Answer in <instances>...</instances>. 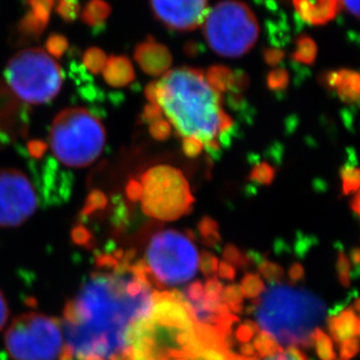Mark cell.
I'll use <instances>...</instances> for the list:
<instances>
[{
  "instance_id": "cell-17",
  "label": "cell",
  "mask_w": 360,
  "mask_h": 360,
  "mask_svg": "<svg viewBox=\"0 0 360 360\" xmlns=\"http://www.w3.org/2000/svg\"><path fill=\"white\" fill-rule=\"evenodd\" d=\"M102 72L106 83L113 88L126 86L136 79L132 63L129 58L122 55H112L108 58Z\"/></svg>"
},
{
  "instance_id": "cell-31",
  "label": "cell",
  "mask_w": 360,
  "mask_h": 360,
  "mask_svg": "<svg viewBox=\"0 0 360 360\" xmlns=\"http://www.w3.org/2000/svg\"><path fill=\"white\" fill-rule=\"evenodd\" d=\"M223 257L225 259L224 262L237 267H248L251 264L248 255L241 253L239 248L233 244H228L223 248Z\"/></svg>"
},
{
  "instance_id": "cell-11",
  "label": "cell",
  "mask_w": 360,
  "mask_h": 360,
  "mask_svg": "<svg viewBox=\"0 0 360 360\" xmlns=\"http://www.w3.org/2000/svg\"><path fill=\"white\" fill-rule=\"evenodd\" d=\"M38 207V195L26 174L0 169V228L24 224Z\"/></svg>"
},
{
  "instance_id": "cell-38",
  "label": "cell",
  "mask_w": 360,
  "mask_h": 360,
  "mask_svg": "<svg viewBox=\"0 0 360 360\" xmlns=\"http://www.w3.org/2000/svg\"><path fill=\"white\" fill-rule=\"evenodd\" d=\"M204 287L203 299L207 302L218 303L221 301V292H223V285L221 281H218L216 278L207 280Z\"/></svg>"
},
{
  "instance_id": "cell-12",
  "label": "cell",
  "mask_w": 360,
  "mask_h": 360,
  "mask_svg": "<svg viewBox=\"0 0 360 360\" xmlns=\"http://www.w3.org/2000/svg\"><path fill=\"white\" fill-rule=\"evenodd\" d=\"M155 17L174 31H194L203 24L207 0H150Z\"/></svg>"
},
{
  "instance_id": "cell-53",
  "label": "cell",
  "mask_w": 360,
  "mask_h": 360,
  "mask_svg": "<svg viewBox=\"0 0 360 360\" xmlns=\"http://www.w3.org/2000/svg\"><path fill=\"white\" fill-rule=\"evenodd\" d=\"M342 5L345 6L349 13L354 18H359V0H342Z\"/></svg>"
},
{
  "instance_id": "cell-15",
  "label": "cell",
  "mask_w": 360,
  "mask_h": 360,
  "mask_svg": "<svg viewBox=\"0 0 360 360\" xmlns=\"http://www.w3.org/2000/svg\"><path fill=\"white\" fill-rule=\"evenodd\" d=\"M324 84L342 99V102L354 104L359 101V74L349 69L330 72L324 76Z\"/></svg>"
},
{
  "instance_id": "cell-42",
  "label": "cell",
  "mask_w": 360,
  "mask_h": 360,
  "mask_svg": "<svg viewBox=\"0 0 360 360\" xmlns=\"http://www.w3.org/2000/svg\"><path fill=\"white\" fill-rule=\"evenodd\" d=\"M258 326L252 321H248V322H244L241 326H239L237 333H236V337L240 343H248L252 340V337L258 333Z\"/></svg>"
},
{
  "instance_id": "cell-34",
  "label": "cell",
  "mask_w": 360,
  "mask_h": 360,
  "mask_svg": "<svg viewBox=\"0 0 360 360\" xmlns=\"http://www.w3.org/2000/svg\"><path fill=\"white\" fill-rule=\"evenodd\" d=\"M288 72H285V69H276L269 72L267 76V85L272 91H285V88L288 86Z\"/></svg>"
},
{
  "instance_id": "cell-44",
  "label": "cell",
  "mask_w": 360,
  "mask_h": 360,
  "mask_svg": "<svg viewBox=\"0 0 360 360\" xmlns=\"http://www.w3.org/2000/svg\"><path fill=\"white\" fill-rule=\"evenodd\" d=\"M264 360H306L302 352L297 347H288L287 350L282 349L278 354H272L269 357H265Z\"/></svg>"
},
{
  "instance_id": "cell-18",
  "label": "cell",
  "mask_w": 360,
  "mask_h": 360,
  "mask_svg": "<svg viewBox=\"0 0 360 360\" xmlns=\"http://www.w3.org/2000/svg\"><path fill=\"white\" fill-rule=\"evenodd\" d=\"M207 83L218 94L230 92L235 85V72L225 65H212L204 75Z\"/></svg>"
},
{
  "instance_id": "cell-28",
  "label": "cell",
  "mask_w": 360,
  "mask_h": 360,
  "mask_svg": "<svg viewBox=\"0 0 360 360\" xmlns=\"http://www.w3.org/2000/svg\"><path fill=\"white\" fill-rule=\"evenodd\" d=\"M257 265H258L259 273L271 283H279L285 278V271L276 262L262 258Z\"/></svg>"
},
{
  "instance_id": "cell-7",
  "label": "cell",
  "mask_w": 360,
  "mask_h": 360,
  "mask_svg": "<svg viewBox=\"0 0 360 360\" xmlns=\"http://www.w3.org/2000/svg\"><path fill=\"white\" fill-rule=\"evenodd\" d=\"M5 79L18 98L30 104H46L58 95L63 74L58 62L41 48H27L11 58Z\"/></svg>"
},
{
  "instance_id": "cell-29",
  "label": "cell",
  "mask_w": 360,
  "mask_h": 360,
  "mask_svg": "<svg viewBox=\"0 0 360 360\" xmlns=\"http://www.w3.org/2000/svg\"><path fill=\"white\" fill-rule=\"evenodd\" d=\"M276 176V170L267 162H260L252 169L250 174V180L257 184L269 186L272 184L273 179Z\"/></svg>"
},
{
  "instance_id": "cell-24",
  "label": "cell",
  "mask_w": 360,
  "mask_h": 360,
  "mask_svg": "<svg viewBox=\"0 0 360 360\" xmlns=\"http://www.w3.org/2000/svg\"><path fill=\"white\" fill-rule=\"evenodd\" d=\"M253 347H255V350L258 352L260 357H269V356L278 354L282 350V347L276 343V340L273 337L269 336V333H266L265 331L257 333Z\"/></svg>"
},
{
  "instance_id": "cell-6",
  "label": "cell",
  "mask_w": 360,
  "mask_h": 360,
  "mask_svg": "<svg viewBox=\"0 0 360 360\" xmlns=\"http://www.w3.org/2000/svg\"><path fill=\"white\" fill-rule=\"evenodd\" d=\"M203 34L209 47L224 58H240L255 47L259 24L251 8L239 0H224L207 11Z\"/></svg>"
},
{
  "instance_id": "cell-22",
  "label": "cell",
  "mask_w": 360,
  "mask_h": 360,
  "mask_svg": "<svg viewBox=\"0 0 360 360\" xmlns=\"http://www.w3.org/2000/svg\"><path fill=\"white\" fill-rule=\"evenodd\" d=\"M313 342H315L317 356L321 360H335L336 354L333 350V340L322 329L316 328L314 331Z\"/></svg>"
},
{
  "instance_id": "cell-49",
  "label": "cell",
  "mask_w": 360,
  "mask_h": 360,
  "mask_svg": "<svg viewBox=\"0 0 360 360\" xmlns=\"http://www.w3.org/2000/svg\"><path fill=\"white\" fill-rule=\"evenodd\" d=\"M126 193H127V198L132 200V202L140 200V196H141L140 182L136 180L129 181V186L126 188Z\"/></svg>"
},
{
  "instance_id": "cell-48",
  "label": "cell",
  "mask_w": 360,
  "mask_h": 360,
  "mask_svg": "<svg viewBox=\"0 0 360 360\" xmlns=\"http://www.w3.org/2000/svg\"><path fill=\"white\" fill-rule=\"evenodd\" d=\"M218 276H221V279L230 280L233 281L236 278V269L233 266L230 265L228 262H221V264H218L217 269Z\"/></svg>"
},
{
  "instance_id": "cell-16",
  "label": "cell",
  "mask_w": 360,
  "mask_h": 360,
  "mask_svg": "<svg viewBox=\"0 0 360 360\" xmlns=\"http://www.w3.org/2000/svg\"><path fill=\"white\" fill-rule=\"evenodd\" d=\"M329 331L333 340L342 343L344 340L359 336L360 322L354 308L340 310V314L330 315L328 320Z\"/></svg>"
},
{
  "instance_id": "cell-5",
  "label": "cell",
  "mask_w": 360,
  "mask_h": 360,
  "mask_svg": "<svg viewBox=\"0 0 360 360\" xmlns=\"http://www.w3.org/2000/svg\"><path fill=\"white\" fill-rule=\"evenodd\" d=\"M106 132L97 117L83 108L65 109L51 124L49 143L54 157L70 168L91 165L102 154Z\"/></svg>"
},
{
  "instance_id": "cell-37",
  "label": "cell",
  "mask_w": 360,
  "mask_h": 360,
  "mask_svg": "<svg viewBox=\"0 0 360 360\" xmlns=\"http://www.w3.org/2000/svg\"><path fill=\"white\" fill-rule=\"evenodd\" d=\"M46 48H47L48 54L53 55V58L54 56L58 58L65 54V51L68 49V41L63 35L53 34L48 38Z\"/></svg>"
},
{
  "instance_id": "cell-10",
  "label": "cell",
  "mask_w": 360,
  "mask_h": 360,
  "mask_svg": "<svg viewBox=\"0 0 360 360\" xmlns=\"http://www.w3.org/2000/svg\"><path fill=\"white\" fill-rule=\"evenodd\" d=\"M146 258L150 271L162 285H181L198 273L195 245L187 236L174 230L153 236L147 248Z\"/></svg>"
},
{
  "instance_id": "cell-55",
  "label": "cell",
  "mask_w": 360,
  "mask_h": 360,
  "mask_svg": "<svg viewBox=\"0 0 360 360\" xmlns=\"http://www.w3.org/2000/svg\"><path fill=\"white\" fill-rule=\"evenodd\" d=\"M28 150L31 152L33 157H40L41 154L44 152V143H40V141H33V143H30Z\"/></svg>"
},
{
  "instance_id": "cell-52",
  "label": "cell",
  "mask_w": 360,
  "mask_h": 360,
  "mask_svg": "<svg viewBox=\"0 0 360 360\" xmlns=\"http://www.w3.org/2000/svg\"><path fill=\"white\" fill-rule=\"evenodd\" d=\"M8 319V307L3 292L0 290V330L3 329Z\"/></svg>"
},
{
  "instance_id": "cell-13",
  "label": "cell",
  "mask_w": 360,
  "mask_h": 360,
  "mask_svg": "<svg viewBox=\"0 0 360 360\" xmlns=\"http://www.w3.org/2000/svg\"><path fill=\"white\" fill-rule=\"evenodd\" d=\"M134 58L141 70L150 76L165 75L173 63L169 49L152 37L136 46Z\"/></svg>"
},
{
  "instance_id": "cell-36",
  "label": "cell",
  "mask_w": 360,
  "mask_h": 360,
  "mask_svg": "<svg viewBox=\"0 0 360 360\" xmlns=\"http://www.w3.org/2000/svg\"><path fill=\"white\" fill-rule=\"evenodd\" d=\"M200 271L204 276L212 279L217 276L218 260L212 253L209 251L202 252L200 260Z\"/></svg>"
},
{
  "instance_id": "cell-26",
  "label": "cell",
  "mask_w": 360,
  "mask_h": 360,
  "mask_svg": "<svg viewBox=\"0 0 360 360\" xmlns=\"http://www.w3.org/2000/svg\"><path fill=\"white\" fill-rule=\"evenodd\" d=\"M243 299L244 296L241 292L240 285H228L221 292V302H224L228 306L231 313L240 314L243 311Z\"/></svg>"
},
{
  "instance_id": "cell-14",
  "label": "cell",
  "mask_w": 360,
  "mask_h": 360,
  "mask_svg": "<svg viewBox=\"0 0 360 360\" xmlns=\"http://www.w3.org/2000/svg\"><path fill=\"white\" fill-rule=\"evenodd\" d=\"M292 3L300 17L314 26L328 24L343 6L342 0H292Z\"/></svg>"
},
{
  "instance_id": "cell-41",
  "label": "cell",
  "mask_w": 360,
  "mask_h": 360,
  "mask_svg": "<svg viewBox=\"0 0 360 360\" xmlns=\"http://www.w3.org/2000/svg\"><path fill=\"white\" fill-rule=\"evenodd\" d=\"M359 350V342L358 337L344 340L340 345V360H351L356 357Z\"/></svg>"
},
{
  "instance_id": "cell-9",
  "label": "cell",
  "mask_w": 360,
  "mask_h": 360,
  "mask_svg": "<svg viewBox=\"0 0 360 360\" xmlns=\"http://www.w3.org/2000/svg\"><path fill=\"white\" fill-rule=\"evenodd\" d=\"M141 205L147 216L159 221H176L193 210L195 200L180 169L158 165L141 176Z\"/></svg>"
},
{
  "instance_id": "cell-25",
  "label": "cell",
  "mask_w": 360,
  "mask_h": 360,
  "mask_svg": "<svg viewBox=\"0 0 360 360\" xmlns=\"http://www.w3.org/2000/svg\"><path fill=\"white\" fill-rule=\"evenodd\" d=\"M241 292L248 299H257L262 292H265V285L260 276L255 273L245 274L241 280Z\"/></svg>"
},
{
  "instance_id": "cell-32",
  "label": "cell",
  "mask_w": 360,
  "mask_h": 360,
  "mask_svg": "<svg viewBox=\"0 0 360 360\" xmlns=\"http://www.w3.org/2000/svg\"><path fill=\"white\" fill-rule=\"evenodd\" d=\"M56 12L61 15L65 20H75L81 13V5L79 0H58Z\"/></svg>"
},
{
  "instance_id": "cell-21",
  "label": "cell",
  "mask_w": 360,
  "mask_h": 360,
  "mask_svg": "<svg viewBox=\"0 0 360 360\" xmlns=\"http://www.w3.org/2000/svg\"><path fill=\"white\" fill-rule=\"evenodd\" d=\"M218 229L219 228H218L217 221H214V218L209 216L202 218V221L198 224V233L204 245L214 250H219L221 237Z\"/></svg>"
},
{
  "instance_id": "cell-47",
  "label": "cell",
  "mask_w": 360,
  "mask_h": 360,
  "mask_svg": "<svg viewBox=\"0 0 360 360\" xmlns=\"http://www.w3.org/2000/svg\"><path fill=\"white\" fill-rule=\"evenodd\" d=\"M283 58H285V53L278 48H269L264 51V58L266 63L269 65H280Z\"/></svg>"
},
{
  "instance_id": "cell-51",
  "label": "cell",
  "mask_w": 360,
  "mask_h": 360,
  "mask_svg": "<svg viewBox=\"0 0 360 360\" xmlns=\"http://www.w3.org/2000/svg\"><path fill=\"white\" fill-rule=\"evenodd\" d=\"M289 279L292 280V282L301 281L304 278V269L303 266L299 262H295L290 266V269L288 271Z\"/></svg>"
},
{
  "instance_id": "cell-39",
  "label": "cell",
  "mask_w": 360,
  "mask_h": 360,
  "mask_svg": "<svg viewBox=\"0 0 360 360\" xmlns=\"http://www.w3.org/2000/svg\"><path fill=\"white\" fill-rule=\"evenodd\" d=\"M150 133L154 139L166 140L172 133V126L168 120L160 118L150 124Z\"/></svg>"
},
{
  "instance_id": "cell-40",
  "label": "cell",
  "mask_w": 360,
  "mask_h": 360,
  "mask_svg": "<svg viewBox=\"0 0 360 360\" xmlns=\"http://www.w3.org/2000/svg\"><path fill=\"white\" fill-rule=\"evenodd\" d=\"M181 294H182L184 299L186 300L188 303L198 302L200 300L203 299V283L196 280V281L188 285L187 288H184V290H182Z\"/></svg>"
},
{
  "instance_id": "cell-23",
  "label": "cell",
  "mask_w": 360,
  "mask_h": 360,
  "mask_svg": "<svg viewBox=\"0 0 360 360\" xmlns=\"http://www.w3.org/2000/svg\"><path fill=\"white\" fill-rule=\"evenodd\" d=\"M108 56L105 53L97 47L89 48L83 55V63L85 68L91 74H101L105 67Z\"/></svg>"
},
{
  "instance_id": "cell-43",
  "label": "cell",
  "mask_w": 360,
  "mask_h": 360,
  "mask_svg": "<svg viewBox=\"0 0 360 360\" xmlns=\"http://www.w3.org/2000/svg\"><path fill=\"white\" fill-rule=\"evenodd\" d=\"M182 148L187 157L196 158L203 152L204 145L200 143V140L194 139V138H186V139H182Z\"/></svg>"
},
{
  "instance_id": "cell-46",
  "label": "cell",
  "mask_w": 360,
  "mask_h": 360,
  "mask_svg": "<svg viewBox=\"0 0 360 360\" xmlns=\"http://www.w3.org/2000/svg\"><path fill=\"white\" fill-rule=\"evenodd\" d=\"M72 239L77 244L89 246L91 244L92 237L88 229H85L83 225H79L72 230Z\"/></svg>"
},
{
  "instance_id": "cell-50",
  "label": "cell",
  "mask_w": 360,
  "mask_h": 360,
  "mask_svg": "<svg viewBox=\"0 0 360 360\" xmlns=\"http://www.w3.org/2000/svg\"><path fill=\"white\" fill-rule=\"evenodd\" d=\"M299 237L300 239L297 240V243H296V253L299 255H303L313 246L314 238H311V237H306V236L302 237V236L300 235Z\"/></svg>"
},
{
  "instance_id": "cell-2",
  "label": "cell",
  "mask_w": 360,
  "mask_h": 360,
  "mask_svg": "<svg viewBox=\"0 0 360 360\" xmlns=\"http://www.w3.org/2000/svg\"><path fill=\"white\" fill-rule=\"evenodd\" d=\"M150 311L129 331L132 360H230L231 340L195 321L179 290L152 292Z\"/></svg>"
},
{
  "instance_id": "cell-45",
  "label": "cell",
  "mask_w": 360,
  "mask_h": 360,
  "mask_svg": "<svg viewBox=\"0 0 360 360\" xmlns=\"http://www.w3.org/2000/svg\"><path fill=\"white\" fill-rule=\"evenodd\" d=\"M163 118V113L161 111L160 106L155 104V103H148L145 109H143V116L141 120L147 122V124H152L155 120Z\"/></svg>"
},
{
  "instance_id": "cell-33",
  "label": "cell",
  "mask_w": 360,
  "mask_h": 360,
  "mask_svg": "<svg viewBox=\"0 0 360 360\" xmlns=\"http://www.w3.org/2000/svg\"><path fill=\"white\" fill-rule=\"evenodd\" d=\"M54 1L55 0H28V4L31 6L30 13L33 14L37 19L44 24H47Z\"/></svg>"
},
{
  "instance_id": "cell-30",
  "label": "cell",
  "mask_w": 360,
  "mask_h": 360,
  "mask_svg": "<svg viewBox=\"0 0 360 360\" xmlns=\"http://www.w3.org/2000/svg\"><path fill=\"white\" fill-rule=\"evenodd\" d=\"M337 274L340 279V285L349 288L351 285V278H352V271H351V262L347 258L343 248L338 250V257H337Z\"/></svg>"
},
{
  "instance_id": "cell-20",
  "label": "cell",
  "mask_w": 360,
  "mask_h": 360,
  "mask_svg": "<svg viewBox=\"0 0 360 360\" xmlns=\"http://www.w3.org/2000/svg\"><path fill=\"white\" fill-rule=\"evenodd\" d=\"M317 46L309 37L302 35L295 41V51L292 58L302 65H313L316 60Z\"/></svg>"
},
{
  "instance_id": "cell-4",
  "label": "cell",
  "mask_w": 360,
  "mask_h": 360,
  "mask_svg": "<svg viewBox=\"0 0 360 360\" xmlns=\"http://www.w3.org/2000/svg\"><path fill=\"white\" fill-rule=\"evenodd\" d=\"M259 326L282 345L310 347L314 331L326 316V303L306 289L272 283L255 300Z\"/></svg>"
},
{
  "instance_id": "cell-57",
  "label": "cell",
  "mask_w": 360,
  "mask_h": 360,
  "mask_svg": "<svg viewBox=\"0 0 360 360\" xmlns=\"http://www.w3.org/2000/svg\"><path fill=\"white\" fill-rule=\"evenodd\" d=\"M359 193H356L354 194V200L351 202V207H352V210L354 211V214H359L360 210H359Z\"/></svg>"
},
{
  "instance_id": "cell-3",
  "label": "cell",
  "mask_w": 360,
  "mask_h": 360,
  "mask_svg": "<svg viewBox=\"0 0 360 360\" xmlns=\"http://www.w3.org/2000/svg\"><path fill=\"white\" fill-rule=\"evenodd\" d=\"M155 104L182 138L200 140L207 150H219L221 138L233 122L221 106V96L203 72L191 67L172 69L155 82Z\"/></svg>"
},
{
  "instance_id": "cell-19",
  "label": "cell",
  "mask_w": 360,
  "mask_h": 360,
  "mask_svg": "<svg viewBox=\"0 0 360 360\" xmlns=\"http://www.w3.org/2000/svg\"><path fill=\"white\" fill-rule=\"evenodd\" d=\"M110 12L111 8L105 0H90L82 12L81 18L85 24L97 27L109 18Z\"/></svg>"
},
{
  "instance_id": "cell-1",
  "label": "cell",
  "mask_w": 360,
  "mask_h": 360,
  "mask_svg": "<svg viewBox=\"0 0 360 360\" xmlns=\"http://www.w3.org/2000/svg\"><path fill=\"white\" fill-rule=\"evenodd\" d=\"M152 289L132 273H92L63 311L60 360H111L129 347L133 324L150 311Z\"/></svg>"
},
{
  "instance_id": "cell-54",
  "label": "cell",
  "mask_w": 360,
  "mask_h": 360,
  "mask_svg": "<svg viewBox=\"0 0 360 360\" xmlns=\"http://www.w3.org/2000/svg\"><path fill=\"white\" fill-rule=\"evenodd\" d=\"M351 262L354 266V278H358L359 276V262H360V251L359 248H354L350 252Z\"/></svg>"
},
{
  "instance_id": "cell-56",
  "label": "cell",
  "mask_w": 360,
  "mask_h": 360,
  "mask_svg": "<svg viewBox=\"0 0 360 360\" xmlns=\"http://www.w3.org/2000/svg\"><path fill=\"white\" fill-rule=\"evenodd\" d=\"M239 350H240V356H244V357H255V347H253V344L250 343H243L239 347Z\"/></svg>"
},
{
  "instance_id": "cell-27",
  "label": "cell",
  "mask_w": 360,
  "mask_h": 360,
  "mask_svg": "<svg viewBox=\"0 0 360 360\" xmlns=\"http://www.w3.org/2000/svg\"><path fill=\"white\" fill-rule=\"evenodd\" d=\"M342 176V186H343L344 195H350L352 193H357L360 186V173L357 166L349 165L340 170Z\"/></svg>"
},
{
  "instance_id": "cell-58",
  "label": "cell",
  "mask_w": 360,
  "mask_h": 360,
  "mask_svg": "<svg viewBox=\"0 0 360 360\" xmlns=\"http://www.w3.org/2000/svg\"><path fill=\"white\" fill-rule=\"evenodd\" d=\"M335 360H338V359H335Z\"/></svg>"
},
{
  "instance_id": "cell-35",
  "label": "cell",
  "mask_w": 360,
  "mask_h": 360,
  "mask_svg": "<svg viewBox=\"0 0 360 360\" xmlns=\"http://www.w3.org/2000/svg\"><path fill=\"white\" fill-rule=\"evenodd\" d=\"M106 204H108V198H106L105 195L103 194L102 191H92L88 200H86V203H85L83 214L90 216L96 211L103 210V209H105Z\"/></svg>"
},
{
  "instance_id": "cell-8",
  "label": "cell",
  "mask_w": 360,
  "mask_h": 360,
  "mask_svg": "<svg viewBox=\"0 0 360 360\" xmlns=\"http://www.w3.org/2000/svg\"><path fill=\"white\" fill-rule=\"evenodd\" d=\"M63 343L61 321L44 314L17 317L5 333V350L10 360H56Z\"/></svg>"
}]
</instances>
